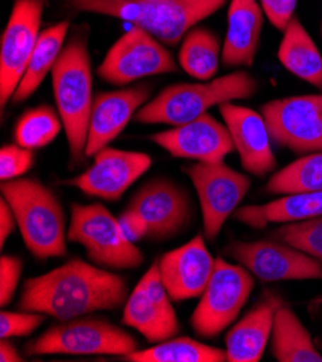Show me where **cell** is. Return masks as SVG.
<instances>
[{
    "label": "cell",
    "instance_id": "13",
    "mask_svg": "<svg viewBox=\"0 0 322 362\" xmlns=\"http://www.w3.org/2000/svg\"><path fill=\"white\" fill-rule=\"evenodd\" d=\"M44 0H16L0 41V107L12 100L41 35Z\"/></svg>",
    "mask_w": 322,
    "mask_h": 362
},
{
    "label": "cell",
    "instance_id": "17",
    "mask_svg": "<svg viewBox=\"0 0 322 362\" xmlns=\"http://www.w3.org/2000/svg\"><path fill=\"white\" fill-rule=\"evenodd\" d=\"M149 140L175 158L204 163L224 162L236 151L227 126L209 113L192 122L173 126V129L155 133Z\"/></svg>",
    "mask_w": 322,
    "mask_h": 362
},
{
    "label": "cell",
    "instance_id": "39",
    "mask_svg": "<svg viewBox=\"0 0 322 362\" xmlns=\"http://www.w3.org/2000/svg\"><path fill=\"white\" fill-rule=\"evenodd\" d=\"M315 303H319V305H322V299H319V300H316Z\"/></svg>",
    "mask_w": 322,
    "mask_h": 362
},
{
    "label": "cell",
    "instance_id": "3",
    "mask_svg": "<svg viewBox=\"0 0 322 362\" xmlns=\"http://www.w3.org/2000/svg\"><path fill=\"white\" fill-rule=\"evenodd\" d=\"M2 198L11 205L23 243L38 260L67 256V224L55 192L35 177L2 182Z\"/></svg>",
    "mask_w": 322,
    "mask_h": 362
},
{
    "label": "cell",
    "instance_id": "1",
    "mask_svg": "<svg viewBox=\"0 0 322 362\" xmlns=\"http://www.w3.org/2000/svg\"><path fill=\"white\" fill-rule=\"evenodd\" d=\"M129 298L126 279L91 262L71 259L23 283L18 308L69 320L122 308Z\"/></svg>",
    "mask_w": 322,
    "mask_h": 362
},
{
    "label": "cell",
    "instance_id": "9",
    "mask_svg": "<svg viewBox=\"0 0 322 362\" xmlns=\"http://www.w3.org/2000/svg\"><path fill=\"white\" fill-rule=\"evenodd\" d=\"M176 71V61L168 48L148 30L133 26L105 54L97 68V76L113 86H127L142 78L173 74Z\"/></svg>",
    "mask_w": 322,
    "mask_h": 362
},
{
    "label": "cell",
    "instance_id": "41",
    "mask_svg": "<svg viewBox=\"0 0 322 362\" xmlns=\"http://www.w3.org/2000/svg\"><path fill=\"white\" fill-rule=\"evenodd\" d=\"M321 33H322V25H321Z\"/></svg>",
    "mask_w": 322,
    "mask_h": 362
},
{
    "label": "cell",
    "instance_id": "31",
    "mask_svg": "<svg viewBox=\"0 0 322 362\" xmlns=\"http://www.w3.org/2000/svg\"><path fill=\"white\" fill-rule=\"evenodd\" d=\"M270 237L305 251L322 263V215L311 220L283 224L273 230Z\"/></svg>",
    "mask_w": 322,
    "mask_h": 362
},
{
    "label": "cell",
    "instance_id": "38",
    "mask_svg": "<svg viewBox=\"0 0 322 362\" xmlns=\"http://www.w3.org/2000/svg\"><path fill=\"white\" fill-rule=\"evenodd\" d=\"M0 361L2 362H21L22 355L18 352L16 346L9 339L0 341Z\"/></svg>",
    "mask_w": 322,
    "mask_h": 362
},
{
    "label": "cell",
    "instance_id": "2",
    "mask_svg": "<svg viewBox=\"0 0 322 362\" xmlns=\"http://www.w3.org/2000/svg\"><path fill=\"white\" fill-rule=\"evenodd\" d=\"M57 112L64 124L71 163L86 158L88 123L93 110V69L87 35L69 36L51 71Z\"/></svg>",
    "mask_w": 322,
    "mask_h": 362
},
{
    "label": "cell",
    "instance_id": "34",
    "mask_svg": "<svg viewBox=\"0 0 322 362\" xmlns=\"http://www.w3.org/2000/svg\"><path fill=\"white\" fill-rule=\"evenodd\" d=\"M23 270V263L16 256L4 255L0 259V306L5 308L12 300L18 291Z\"/></svg>",
    "mask_w": 322,
    "mask_h": 362
},
{
    "label": "cell",
    "instance_id": "14",
    "mask_svg": "<svg viewBox=\"0 0 322 362\" xmlns=\"http://www.w3.org/2000/svg\"><path fill=\"white\" fill-rule=\"evenodd\" d=\"M127 206L137 211L148 224V237L166 241L184 233L192 223L194 205L190 192L175 180L159 176L143 184Z\"/></svg>",
    "mask_w": 322,
    "mask_h": 362
},
{
    "label": "cell",
    "instance_id": "26",
    "mask_svg": "<svg viewBox=\"0 0 322 362\" xmlns=\"http://www.w3.org/2000/svg\"><path fill=\"white\" fill-rule=\"evenodd\" d=\"M68 29L69 22L62 21L41 32L37 47H35L25 69V74L12 97L15 104L28 100L44 83L65 47Z\"/></svg>",
    "mask_w": 322,
    "mask_h": 362
},
{
    "label": "cell",
    "instance_id": "28",
    "mask_svg": "<svg viewBox=\"0 0 322 362\" xmlns=\"http://www.w3.org/2000/svg\"><path fill=\"white\" fill-rule=\"evenodd\" d=\"M123 359L129 362H226V349L188 337H175L146 349H137Z\"/></svg>",
    "mask_w": 322,
    "mask_h": 362
},
{
    "label": "cell",
    "instance_id": "40",
    "mask_svg": "<svg viewBox=\"0 0 322 362\" xmlns=\"http://www.w3.org/2000/svg\"><path fill=\"white\" fill-rule=\"evenodd\" d=\"M149 2H159V0H149Z\"/></svg>",
    "mask_w": 322,
    "mask_h": 362
},
{
    "label": "cell",
    "instance_id": "27",
    "mask_svg": "<svg viewBox=\"0 0 322 362\" xmlns=\"http://www.w3.org/2000/svg\"><path fill=\"white\" fill-rule=\"evenodd\" d=\"M223 45L216 33L204 28H192L178 54V62L188 76L198 81H209L217 74Z\"/></svg>",
    "mask_w": 322,
    "mask_h": 362
},
{
    "label": "cell",
    "instance_id": "19",
    "mask_svg": "<svg viewBox=\"0 0 322 362\" xmlns=\"http://www.w3.org/2000/svg\"><path fill=\"white\" fill-rule=\"evenodd\" d=\"M154 87L139 84L116 91L98 93L94 97L88 123L86 158L94 156L103 148L109 146L151 98Z\"/></svg>",
    "mask_w": 322,
    "mask_h": 362
},
{
    "label": "cell",
    "instance_id": "22",
    "mask_svg": "<svg viewBox=\"0 0 322 362\" xmlns=\"http://www.w3.org/2000/svg\"><path fill=\"white\" fill-rule=\"evenodd\" d=\"M263 15L258 0H231L222 57L226 66H253L260 47Z\"/></svg>",
    "mask_w": 322,
    "mask_h": 362
},
{
    "label": "cell",
    "instance_id": "35",
    "mask_svg": "<svg viewBox=\"0 0 322 362\" xmlns=\"http://www.w3.org/2000/svg\"><path fill=\"white\" fill-rule=\"evenodd\" d=\"M269 22L279 30H284L295 18L298 0H259Z\"/></svg>",
    "mask_w": 322,
    "mask_h": 362
},
{
    "label": "cell",
    "instance_id": "7",
    "mask_svg": "<svg viewBox=\"0 0 322 362\" xmlns=\"http://www.w3.org/2000/svg\"><path fill=\"white\" fill-rule=\"evenodd\" d=\"M139 349L137 339L104 317L81 316L58 320L41 337L25 345L28 356L35 355H115L127 356Z\"/></svg>",
    "mask_w": 322,
    "mask_h": 362
},
{
    "label": "cell",
    "instance_id": "5",
    "mask_svg": "<svg viewBox=\"0 0 322 362\" xmlns=\"http://www.w3.org/2000/svg\"><path fill=\"white\" fill-rule=\"evenodd\" d=\"M258 90V80L247 71L202 83L172 84L143 105L134 119L145 124L180 126L207 115L216 105L252 98Z\"/></svg>",
    "mask_w": 322,
    "mask_h": 362
},
{
    "label": "cell",
    "instance_id": "32",
    "mask_svg": "<svg viewBox=\"0 0 322 362\" xmlns=\"http://www.w3.org/2000/svg\"><path fill=\"white\" fill-rule=\"evenodd\" d=\"M47 315L40 312L22 310L0 312V338L12 339V338H23L29 337L37 331L45 322Z\"/></svg>",
    "mask_w": 322,
    "mask_h": 362
},
{
    "label": "cell",
    "instance_id": "10",
    "mask_svg": "<svg viewBox=\"0 0 322 362\" xmlns=\"http://www.w3.org/2000/svg\"><path fill=\"white\" fill-rule=\"evenodd\" d=\"M184 172L198 195L204 237L214 241L220 235L229 216L236 212L247 195L252 182L246 175L231 169L224 162H198L185 166Z\"/></svg>",
    "mask_w": 322,
    "mask_h": 362
},
{
    "label": "cell",
    "instance_id": "8",
    "mask_svg": "<svg viewBox=\"0 0 322 362\" xmlns=\"http://www.w3.org/2000/svg\"><path fill=\"white\" fill-rule=\"evenodd\" d=\"M253 288V274L246 267L217 257L216 269L190 317L192 331L204 339L222 335L237 319Z\"/></svg>",
    "mask_w": 322,
    "mask_h": 362
},
{
    "label": "cell",
    "instance_id": "36",
    "mask_svg": "<svg viewBox=\"0 0 322 362\" xmlns=\"http://www.w3.org/2000/svg\"><path fill=\"white\" fill-rule=\"evenodd\" d=\"M119 218V224L125 233V235L132 241V243H137L139 240L148 237V224L146 221L143 220V216L134 211L130 206H126L120 215L117 216Z\"/></svg>",
    "mask_w": 322,
    "mask_h": 362
},
{
    "label": "cell",
    "instance_id": "23",
    "mask_svg": "<svg viewBox=\"0 0 322 362\" xmlns=\"http://www.w3.org/2000/svg\"><path fill=\"white\" fill-rule=\"evenodd\" d=\"M322 215V189L283 195L262 205H246L236 209L234 220L250 227L265 228L268 224H288L316 218Z\"/></svg>",
    "mask_w": 322,
    "mask_h": 362
},
{
    "label": "cell",
    "instance_id": "30",
    "mask_svg": "<svg viewBox=\"0 0 322 362\" xmlns=\"http://www.w3.org/2000/svg\"><path fill=\"white\" fill-rule=\"evenodd\" d=\"M64 129L59 113L50 105H40L21 116L15 126V141L26 149H41L55 140Z\"/></svg>",
    "mask_w": 322,
    "mask_h": 362
},
{
    "label": "cell",
    "instance_id": "4",
    "mask_svg": "<svg viewBox=\"0 0 322 362\" xmlns=\"http://www.w3.org/2000/svg\"><path fill=\"white\" fill-rule=\"evenodd\" d=\"M76 11L122 19L176 45L201 21L220 11L226 0H69Z\"/></svg>",
    "mask_w": 322,
    "mask_h": 362
},
{
    "label": "cell",
    "instance_id": "11",
    "mask_svg": "<svg viewBox=\"0 0 322 362\" xmlns=\"http://www.w3.org/2000/svg\"><path fill=\"white\" fill-rule=\"evenodd\" d=\"M272 140L297 155L322 151V94L272 100L260 107Z\"/></svg>",
    "mask_w": 322,
    "mask_h": 362
},
{
    "label": "cell",
    "instance_id": "15",
    "mask_svg": "<svg viewBox=\"0 0 322 362\" xmlns=\"http://www.w3.org/2000/svg\"><path fill=\"white\" fill-rule=\"evenodd\" d=\"M122 322L136 329L148 342L158 344L180 334L172 299L162 283L158 260L142 276L125 303Z\"/></svg>",
    "mask_w": 322,
    "mask_h": 362
},
{
    "label": "cell",
    "instance_id": "16",
    "mask_svg": "<svg viewBox=\"0 0 322 362\" xmlns=\"http://www.w3.org/2000/svg\"><path fill=\"white\" fill-rule=\"evenodd\" d=\"M93 165L67 180V185L104 201H119L125 192L152 166V158L143 152L105 146L94 156Z\"/></svg>",
    "mask_w": 322,
    "mask_h": 362
},
{
    "label": "cell",
    "instance_id": "29",
    "mask_svg": "<svg viewBox=\"0 0 322 362\" xmlns=\"http://www.w3.org/2000/svg\"><path fill=\"white\" fill-rule=\"evenodd\" d=\"M322 189V151L302 155L279 172H275L266 184L272 195L304 194Z\"/></svg>",
    "mask_w": 322,
    "mask_h": 362
},
{
    "label": "cell",
    "instance_id": "21",
    "mask_svg": "<svg viewBox=\"0 0 322 362\" xmlns=\"http://www.w3.org/2000/svg\"><path fill=\"white\" fill-rule=\"evenodd\" d=\"M283 305L279 295L265 292L252 310L226 335L229 362H259L272 337L276 310Z\"/></svg>",
    "mask_w": 322,
    "mask_h": 362
},
{
    "label": "cell",
    "instance_id": "37",
    "mask_svg": "<svg viewBox=\"0 0 322 362\" xmlns=\"http://www.w3.org/2000/svg\"><path fill=\"white\" fill-rule=\"evenodd\" d=\"M16 226V216L11 205L6 202L5 198H2L0 199V247H5L8 237L12 235Z\"/></svg>",
    "mask_w": 322,
    "mask_h": 362
},
{
    "label": "cell",
    "instance_id": "33",
    "mask_svg": "<svg viewBox=\"0 0 322 362\" xmlns=\"http://www.w3.org/2000/svg\"><path fill=\"white\" fill-rule=\"evenodd\" d=\"M35 155L32 149H26L19 144H5L0 151V177L2 182L22 177L33 166Z\"/></svg>",
    "mask_w": 322,
    "mask_h": 362
},
{
    "label": "cell",
    "instance_id": "12",
    "mask_svg": "<svg viewBox=\"0 0 322 362\" xmlns=\"http://www.w3.org/2000/svg\"><path fill=\"white\" fill-rule=\"evenodd\" d=\"M223 252L263 283L322 280V263L279 240L234 241Z\"/></svg>",
    "mask_w": 322,
    "mask_h": 362
},
{
    "label": "cell",
    "instance_id": "6",
    "mask_svg": "<svg viewBox=\"0 0 322 362\" xmlns=\"http://www.w3.org/2000/svg\"><path fill=\"white\" fill-rule=\"evenodd\" d=\"M67 238L80 244L87 259L105 270H134L145 262L143 251L125 235L119 218L101 204L71 205Z\"/></svg>",
    "mask_w": 322,
    "mask_h": 362
},
{
    "label": "cell",
    "instance_id": "18",
    "mask_svg": "<svg viewBox=\"0 0 322 362\" xmlns=\"http://www.w3.org/2000/svg\"><path fill=\"white\" fill-rule=\"evenodd\" d=\"M204 238L198 234L158 259L159 274L172 302H185L204 293L216 269V259Z\"/></svg>",
    "mask_w": 322,
    "mask_h": 362
},
{
    "label": "cell",
    "instance_id": "20",
    "mask_svg": "<svg viewBox=\"0 0 322 362\" xmlns=\"http://www.w3.org/2000/svg\"><path fill=\"white\" fill-rule=\"evenodd\" d=\"M219 108L234 141L243 169L258 177L273 172L277 160L272 151V137L263 116L233 101L224 103Z\"/></svg>",
    "mask_w": 322,
    "mask_h": 362
},
{
    "label": "cell",
    "instance_id": "24",
    "mask_svg": "<svg viewBox=\"0 0 322 362\" xmlns=\"http://www.w3.org/2000/svg\"><path fill=\"white\" fill-rule=\"evenodd\" d=\"M277 58L291 74L322 90V55L297 16L283 30Z\"/></svg>",
    "mask_w": 322,
    "mask_h": 362
},
{
    "label": "cell",
    "instance_id": "25",
    "mask_svg": "<svg viewBox=\"0 0 322 362\" xmlns=\"http://www.w3.org/2000/svg\"><path fill=\"white\" fill-rule=\"evenodd\" d=\"M270 339L272 355L279 362H322L301 319L284 303L275 313Z\"/></svg>",
    "mask_w": 322,
    "mask_h": 362
}]
</instances>
